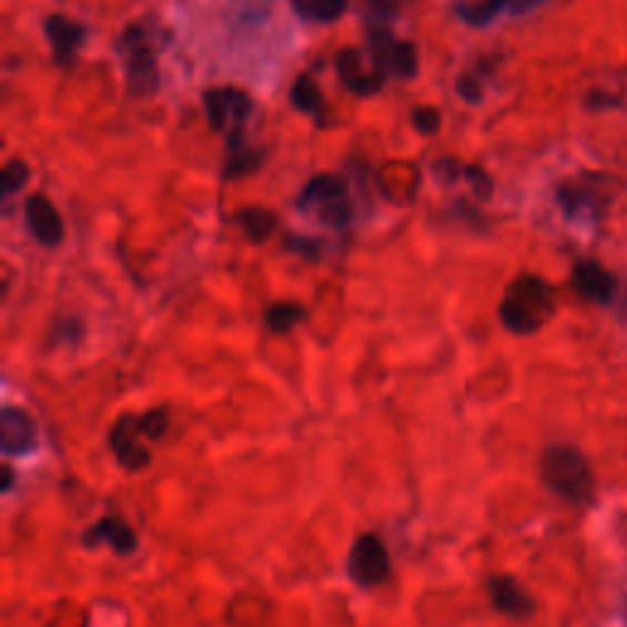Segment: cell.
Returning <instances> with one entry per match:
<instances>
[{"label":"cell","instance_id":"6da1fadb","mask_svg":"<svg viewBox=\"0 0 627 627\" xmlns=\"http://www.w3.org/2000/svg\"><path fill=\"white\" fill-rule=\"evenodd\" d=\"M554 316V292L542 277L523 275L507 285L500 302V322L517 336H529Z\"/></svg>","mask_w":627,"mask_h":627},{"label":"cell","instance_id":"7a4b0ae2","mask_svg":"<svg viewBox=\"0 0 627 627\" xmlns=\"http://www.w3.org/2000/svg\"><path fill=\"white\" fill-rule=\"evenodd\" d=\"M170 427L168 409H150L145 414H123L118 417L111 429V448L118 458V464L140 471L150 466V446L145 442H158Z\"/></svg>","mask_w":627,"mask_h":627},{"label":"cell","instance_id":"3957f363","mask_svg":"<svg viewBox=\"0 0 627 627\" xmlns=\"http://www.w3.org/2000/svg\"><path fill=\"white\" fill-rule=\"evenodd\" d=\"M542 481L554 495L572 505H586L594 498V473L574 446L556 444L542 454Z\"/></svg>","mask_w":627,"mask_h":627},{"label":"cell","instance_id":"277c9868","mask_svg":"<svg viewBox=\"0 0 627 627\" xmlns=\"http://www.w3.org/2000/svg\"><path fill=\"white\" fill-rule=\"evenodd\" d=\"M300 206L326 226H346L353 214L348 189L334 174L314 176L300 196Z\"/></svg>","mask_w":627,"mask_h":627},{"label":"cell","instance_id":"5b68a950","mask_svg":"<svg viewBox=\"0 0 627 627\" xmlns=\"http://www.w3.org/2000/svg\"><path fill=\"white\" fill-rule=\"evenodd\" d=\"M118 54L123 59V67L128 72V81L135 93L145 97L158 89V62L155 50L145 34L143 28H128L121 38H118Z\"/></svg>","mask_w":627,"mask_h":627},{"label":"cell","instance_id":"8992f818","mask_svg":"<svg viewBox=\"0 0 627 627\" xmlns=\"http://www.w3.org/2000/svg\"><path fill=\"white\" fill-rule=\"evenodd\" d=\"M348 574L365 588L381 586L390 576V554L377 535H361L348 554Z\"/></svg>","mask_w":627,"mask_h":627},{"label":"cell","instance_id":"52a82bcc","mask_svg":"<svg viewBox=\"0 0 627 627\" xmlns=\"http://www.w3.org/2000/svg\"><path fill=\"white\" fill-rule=\"evenodd\" d=\"M253 111V103L247 99V93L241 89H214L206 93V113L211 128L219 133L235 135L241 133L247 115Z\"/></svg>","mask_w":627,"mask_h":627},{"label":"cell","instance_id":"ba28073f","mask_svg":"<svg viewBox=\"0 0 627 627\" xmlns=\"http://www.w3.org/2000/svg\"><path fill=\"white\" fill-rule=\"evenodd\" d=\"M371 54L377 59L385 74L409 79L417 74V50L414 44L395 40L385 28L371 32Z\"/></svg>","mask_w":627,"mask_h":627},{"label":"cell","instance_id":"9c48e42d","mask_svg":"<svg viewBox=\"0 0 627 627\" xmlns=\"http://www.w3.org/2000/svg\"><path fill=\"white\" fill-rule=\"evenodd\" d=\"M338 74L343 79V84H346L351 91L361 93V97H368V93H375L377 89L383 87L385 81V72L383 67L377 64V59L368 52L363 54L358 50H346L338 54Z\"/></svg>","mask_w":627,"mask_h":627},{"label":"cell","instance_id":"30bf717a","mask_svg":"<svg viewBox=\"0 0 627 627\" xmlns=\"http://www.w3.org/2000/svg\"><path fill=\"white\" fill-rule=\"evenodd\" d=\"M610 180L590 174L582 176V180L566 182L559 189V201L569 214H582V211H598L610 199Z\"/></svg>","mask_w":627,"mask_h":627},{"label":"cell","instance_id":"8fae6325","mask_svg":"<svg viewBox=\"0 0 627 627\" xmlns=\"http://www.w3.org/2000/svg\"><path fill=\"white\" fill-rule=\"evenodd\" d=\"M26 219L30 233L38 239L42 245L52 247L57 243H62L64 239V223L54 204L47 196L34 194L26 201Z\"/></svg>","mask_w":627,"mask_h":627},{"label":"cell","instance_id":"7c38bea8","mask_svg":"<svg viewBox=\"0 0 627 627\" xmlns=\"http://www.w3.org/2000/svg\"><path fill=\"white\" fill-rule=\"evenodd\" d=\"M38 439V429L26 409L3 407L0 414V444L8 456H20L30 452Z\"/></svg>","mask_w":627,"mask_h":627},{"label":"cell","instance_id":"4fadbf2b","mask_svg":"<svg viewBox=\"0 0 627 627\" xmlns=\"http://www.w3.org/2000/svg\"><path fill=\"white\" fill-rule=\"evenodd\" d=\"M493 606L510 618H527L535 610V603L527 590L513 576H493L488 582Z\"/></svg>","mask_w":627,"mask_h":627},{"label":"cell","instance_id":"5bb4252c","mask_svg":"<svg viewBox=\"0 0 627 627\" xmlns=\"http://www.w3.org/2000/svg\"><path fill=\"white\" fill-rule=\"evenodd\" d=\"M572 282H574V290L590 302L606 304L613 300V294H615L613 275L598 263H578L574 267Z\"/></svg>","mask_w":627,"mask_h":627},{"label":"cell","instance_id":"9a60e30c","mask_svg":"<svg viewBox=\"0 0 627 627\" xmlns=\"http://www.w3.org/2000/svg\"><path fill=\"white\" fill-rule=\"evenodd\" d=\"M47 38L59 62H69L84 42V28L64 16H52L47 20Z\"/></svg>","mask_w":627,"mask_h":627},{"label":"cell","instance_id":"2e32d148","mask_svg":"<svg viewBox=\"0 0 627 627\" xmlns=\"http://www.w3.org/2000/svg\"><path fill=\"white\" fill-rule=\"evenodd\" d=\"M84 539L97 544H109V547L118 554H130L138 547L135 532L130 529V525L123 523L121 517H103L101 523H97L87 532Z\"/></svg>","mask_w":627,"mask_h":627},{"label":"cell","instance_id":"e0dca14e","mask_svg":"<svg viewBox=\"0 0 627 627\" xmlns=\"http://www.w3.org/2000/svg\"><path fill=\"white\" fill-rule=\"evenodd\" d=\"M306 318V310L297 302H277L265 312V324L275 334H290Z\"/></svg>","mask_w":627,"mask_h":627},{"label":"cell","instance_id":"ac0fdd59","mask_svg":"<svg viewBox=\"0 0 627 627\" xmlns=\"http://www.w3.org/2000/svg\"><path fill=\"white\" fill-rule=\"evenodd\" d=\"M292 6L304 20L334 22L346 13L348 0H292Z\"/></svg>","mask_w":627,"mask_h":627},{"label":"cell","instance_id":"d6986e66","mask_svg":"<svg viewBox=\"0 0 627 627\" xmlns=\"http://www.w3.org/2000/svg\"><path fill=\"white\" fill-rule=\"evenodd\" d=\"M239 223H241V229L245 231L247 239L255 241V243H263V241L270 239L272 231H275L277 219L265 209H245L239 214Z\"/></svg>","mask_w":627,"mask_h":627},{"label":"cell","instance_id":"ffe728a7","mask_svg":"<svg viewBox=\"0 0 627 627\" xmlns=\"http://www.w3.org/2000/svg\"><path fill=\"white\" fill-rule=\"evenodd\" d=\"M505 6V0H456L458 16L468 22H488Z\"/></svg>","mask_w":627,"mask_h":627},{"label":"cell","instance_id":"44dd1931","mask_svg":"<svg viewBox=\"0 0 627 627\" xmlns=\"http://www.w3.org/2000/svg\"><path fill=\"white\" fill-rule=\"evenodd\" d=\"M292 101L306 113H318V109H322V93H318V87L310 77H302L297 84H294Z\"/></svg>","mask_w":627,"mask_h":627},{"label":"cell","instance_id":"7402d4cb","mask_svg":"<svg viewBox=\"0 0 627 627\" xmlns=\"http://www.w3.org/2000/svg\"><path fill=\"white\" fill-rule=\"evenodd\" d=\"M26 182H28V164L20 160L8 162L3 174H0V192H3V196H10L16 194Z\"/></svg>","mask_w":627,"mask_h":627},{"label":"cell","instance_id":"603a6c76","mask_svg":"<svg viewBox=\"0 0 627 627\" xmlns=\"http://www.w3.org/2000/svg\"><path fill=\"white\" fill-rule=\"evenodd\" d=\"M412 123L419 133H434V130L439 128V111L432 109V105H427V109H417L412 113Z\"/></svg>","mask_w":627,"mask_h":627},{"label":"cell","instance_id":"cb8c5ba5","mask_svg":"<svg viewBox=\"0 0 627 627\" xmlns=\"http://www.w3.org/2000/svg\"><path fill=\"white\" fill-rule=\"evenodd\" d=\"M544 0H505V6L513 10L515 16H523V13H529V10H535L537 6H542Z\"/></svg>","mask_w":627,"mask_h":627}]
</instances>
